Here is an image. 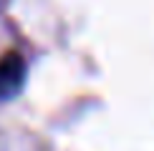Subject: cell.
<instances>
[{
	"label": "cell",
	"mask_w": 154,
	"mask_h": 151,
	"mask_svg": "<svg viewBox=\"0 0 154 151\" xmlns=\"http://www.w3.org/2000/svg\"><path fill=\"white\" fill-rule=\"evenodd\" d=\"M25 83V61L20 53L8 50L0 55V101H10Z\"/></svg>",
	"instance_id": "obj_1"
}]
</instances>
